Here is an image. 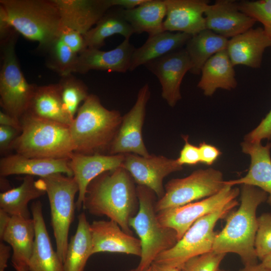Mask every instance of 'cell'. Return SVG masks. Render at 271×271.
<instances>
[{"label": "cell", "mask_w": 271, "mask_h": 271, "mask_svg": "<svg viewBox=\"0 0 271 271\" xmlns=\"http://www.w3.org/2000/svg\"><path fill=\"white\" fill-rule=\"evenodd\" d=\"M228 40L207 29L192 36L184 48L191 63L189 72L195 75L200 74L202 67L211 57L226 50Z\"/></svg>", "instance_id": "obj_31"}, {"label": "cell", "mask_w": 271, "mask_h": 271, "mask_svg": "<svg viewBox=\"0 0 271 271\" xmlns=\"http://www.w3.org/2000/svg\"><path fill=\"white\" fill-rule=\"evenodd\" d=\"M185 144L180 152L179 157L177 159L178 163L183 166L196 165L201 163L199 147L190 143L188 135L182 136Z\"/></svg>", "instance_id": "obj_40"}, {"label": "cell", "mask_w": 271, "mask_h": 271, "mask_svg": "<svg viewBox=\"0 0 271 271\" xmlns=\"http://www.w3.org/2000/svg\"><path fill=\"white\" fill-rule=\"evenodd\" d=\"M35 228L33 218L12 216L1 241L13 249V266H22L28 271V264L35 242Z\"/></svg>", "instance_id": "obj_25"}, {"label": "cell", "mask_w": 271, "mask_h": 271, "mask_svg": "<svg viewBox=\"0 0 271 271\" xmlns=\"http://www.w3.org/2000/svg\"><path fill=\"white\" fill-rule=\"evenodd\" d=\"M218 271H227V270H224V269H219V270Z\"/></svg>", "instance_id": "obj_54"}, {"label": "cell", "mask_w": 271, "mask_h": 271, "mask_svg": "<svg viewBox=\"0 0 271 271\" xmlns=\"http://www.w3.org/2000/svg\"><path fill=\"white\" fill-rule=\"evenodd\" d=\"M158 79L162 96L171 107L182 98L180 86L182 80L191 69L189 57L181 48L155 59L145 65Z\"/></svg>", "instance_id": "obj_14"}, {"label": "cell", "mask_w": 271, "mask_h": 271, "mask_svg": "<svg viewBox=\"0 0 271 271\" xmlns=\"http://www.w3.org/2000/svg\"><path fill=\"white\" fill-rule=\"evenodd\" d=\"M134 32L124 18L121 9L106 13L97 24L83 36L87 48H100L105 40L114 35L129 39Z\"/></svg>", "instance_id": "obj_33"}, {"label": "cell", "mask_w": 271, "mask_h": 271, "mask_svg": "<svg viewBox=\"0 0 271 271\" xmlns=\"http://www.w3.org/2000/svg\"><path fill=\"white\" fill-rule=\"evenodd\" d=\"M147 0H109L111 7L118 6L124 10H130L145 3Z\"/></svg>", "instance_id": "obj_46"}, {"label": "cell", "mask_w": 271, "mask_h": 271, "mask_svg": "<svg viewBox=\"0 0 271 271\" xmlns=\"http://www.w3.org/2000/svg\"><path fill=\"white\" fill-rule=\"evenodd\" d=\"M226 254L212 250L188 259L183 265L182 271H218Z\"/></svg>", "instance_id": "obj_38"}, {"label": "cell", "mask_w": 271, "mask_h": 271, "mask_svg": "<svg viewBox=\"0 0 271 271\" xmlns=\"http://www.w3.org/2000/svg\"><path fill=\"white\" fill-rule=\"evenodd\" d=\"M241 146L242 152L250 157L248 171L240 179L224 181V184L232 187L242 184L258 187L268 194L266 202L271 205V143L263 146L261 142L244 141Z\"/></svg>", "instance_id": "obj_22"}, {"label": "cell", "mask_w": 271, "mask_h": 271, "mask_svg": "<svg viewBox=\"0 0 271 271\" xmlns=\"http://www.w3.org/2000/svg\"><path fill=\"white\" fill-rule=\"evenodd\" d=\"M122 118L118 110L106 108L97 95L89 94L70 126L74 152L93 155L108 152Z\"/></svg>", "instance_id": "obj_3"}, {"label": "cell", "mask_w": 271, "mask_h": 271, "mask_svg": "<svg viewBox=\"0 0 271 271\" xmlns=\"http://www.w3.org/2000/svg\"><path fill=\"white\" fill-rule=\"evenodd\" d=\"M58 84L64 109L74 120L79 105L84 102L89 94L87 87L72 74L62 77Z\"/></svg>", "instance_id": "obj_34"}, {"label": "cell", "mask_w": 271, "mask_h": 271, "mask_svg": "<svg viewBox=\"0 0 271 271\" xmlns=\"http://www.w3.org/2000/svg\"><path fill=\"white\" fill-rule=\"evenodd\" d=\"M167 12L164 31L195 35L206 29L205 12L209 6L205 0H165Z\"/></svg>", "instance_id": "obj_16"}, {"label": "cell", "mask_w": 271, "mask_h": 271, "mask_svg": "<svg viewBox=\"0 0 271 271\" xmlns=\"http://www.w3.org/2000/svg\"><path fill=\"white\" fill-rule=\"evenodd\" d=\"M150 96L149 86L146 83L139 90L133 106L122 116L119 129L109 149V155L133 154L143 157L150 156L142 136L146 105Z\"/></svg>", "instance_id": "obj_12"}, {"label": "cell", "mask_w": 271, "mask_h": 271, "mask_svg": "<svg viewBox=\"0 0 271 271\" xmlns=\"http://www.w3.org/2000/svg\"><path fill=\"white\" fill-rule=\"evenodd\" d=\"M124 159V154L85 155L74 152L70 155L69 166L79 189L76 201L77 210L82 208L89 183L99 175L122 167Z\"/></svg>", "instance_id": "obj_15"}, {"label": "cell", "mask_w": 271, "mask_h": 271, "mask_svg": "<svg viewBox=\"0 0 271 271\" xmlns=\"http://www.w3.org/2000/svg\"><path fill=\"white\" fill-rule=\"evenodd\" d=\"M237 5L241 12L261 23L271 39V0L243 1L237 3Z\"/></svg>", "instance_id": "obj_36"}, {"label": "cell", "mask_w": 271, "mask_h": 271, "mask_svg": "<svg viewBox=\"0 0 271 271\" xmlns=\"http://www.w3.org/2000/svg\"><path fill=\"white\" fill-rule=\"evenodd\" d=\"M201 163L206 165H212L221 155V151L216 147L205 142L199 145Z\"/></svg>", "instance_id": "obj_43"}, {"label": "cell", "mask_w": 271, "mask_h": 271, "mask_svg": "<svg viewBox=\"0 0 271 271\" xmlns=\"http://www.w3.org/2000/svg\"><path fill=\"white\" fill-rule=\"evenodd\" d=\"M45 194L40 179L35 181L33 176H25L20 185L1 193L0 208L11 216L31 218L29 202Z\"/></svg>", "instance_id": "obj_29"}, {"label": "cell", "mask_w": 271, "mask_h": 271, "mask_svg": "<svg viewBox=\"0 0 271 271\" xmlns=\"http://www.w3.org/2000/svg\"><path fill=\"white\" fill-rule=\"evenodd\" d=\"M54 1L59 11L61 28L69 27L83 35L111 8L109 0Z\"/></svg>", "instance_id": "obj_20"}, {"label": "cell", "mask_w": 271, "mask_h": 271, "mask_svg": "<svg viewBox=\"0 0 271 271\" xmlns=\"http://www.w3.org/2000/svg\"><path fill=\"white\" fill-rule=\"evenodd\" d=\"M197 86L205 95L212 96L218 88L231 90L237 86L235 73L226 50L211 57L201 70Z\"/></svg>", "instance_id": "obj_27"}, {"label": "cell", "mask_w": 271, "mask_h": 271, "mask_svg": "<svg viewBox=\"0 0 271 271\" xmlns=\"http://www.w3.org/2000/svg\"><path fill=\"white\" fill-rule=\"evenodd\" d=\"M258 227L254 248L261 260L271 253V213H264L257 217Z\"/></svg>", "instance_id": "obj_37"}, {"label": "cell", "mask_w": 271, "mask_h": 271, "mask_svg": "<svg viewBox=\"0 0 271 271\" xmlns=\"http://www.w3.org/2000/svg\"><path fill=\"white\" fill-rule=\"evenodd\" d=\"M92 254L100 252L121 253L141 257L142 244L139 238L125 232L115 221H94L90 224Z\"/></svg>", "instance_id": "obj_18"}, {"label": "cell", "mask_w": 271, "mask_h": 271, "mask_svg": "<svg viewBox=\"0 0 271 271\" xmlns=\"http://www.w3.org/2000/svg\"><path fill=\"white\" fill-rule=\"evenodd\" d=\"M15 31L47 50L59 38L61 17L54 0H1Z\"/></svg>", "instance_id": "obj_5"}, {"label": "cell", "mask_w": 271, "mask_h": 271, "mask_svg": "<svg viewBox=\"0 0 271 271\" xmlns=\"http://www.w3.org/2000/svg\"><path fill=\"white\" fill-rule=\"evenodd\" d=\"M238 204L234 200L224 207L195 221L171 248L160 253L154 262L182 268L190 258L213 250L217 221Z\"/></svg>", "instance_id": "obj_9"}, {"label": "cell", "mask_w": 271, "mask_h": 271, "mask_svg": "<svg viewBox=\"0 0 271 271\" xmlns=\"http://www.w3.org/2000/svg\"><path fill=\"white\" fill-rule=\"evenodd\" d=\"M267 199V194L256 187L243 185L241 203L227 216L223 229L216 234L213 250L238 254L244 266L257 263L254 242L258 223L256 210Z\"/></svg>", "instance_id": "obj_2"}, {"label": "cell", "mask_w": 271, "mask_h": 271, "mask_svg": "<svg viewBox=\"0 0 271 271\" xmlns=\"http://www.w3.org/2000/svg\"><path fill=\"white\" fill-rule=\"evenodd\" d=\"M12 216L3 209L0 208V239H2L4 234L9 225Z\"/></svg>", "instance_id": "obj_48"}, {"label": "cell", "mask_w": 271, "mask_h": 271, "mask_svg": "<svg viewBox=\"0 0 271 271\" xmlns=\"http://www.w3.org/2000/svg\"><path fill=\"white\" fill-rule=\"evenodd\" d=\"M150 269V271H182L180 268L154 261L151 265Z\"/></svg>", "instance_id": "obj_49"}, {"label": "cell", "mask_w": 271, "mask_h": 271, "mask_svg": "<svg viewBox=\"0 0 271 271\" xmlns=\"http://www.w3.org/2000/svg\"><path fill=\"white\" fill-rule=\"evenodd\" d=\"M261 261L260 263L262 265L271 270V253L264 257Z\"/></svg>", "instance_id": "obj_51"}, {"label": "cell", "mask_w": 271, "mask_h": 271, "mask_svg": "<svg viewBox=\"0 0 271 271\" xmlns=\"http://www.w3.org/2000/svg\"><path fill=\"white\" fill-rule=\"evenodd\" d=\"M134 49L126 39L109 51L87 48L78 54L75 73L85 74L92 70L125 73L129 69Z\"/></svg>", "instance_id": "obj_19"}, {"label": "cell", "mask_w": 271, "mask_h": 271, "mask_svg": "<svg viewBox=\"0 0 271 271\" xmlns=\"http://www.w3.org/2000/svg\"><path fill=\"white\" fill-rule=\"evenodd\" d=\"M47 65L62 77L75 72L78 54L72 51L60 38L55 40L47 49Z\"/></svg>", "instance_id": "obj_35"}, {"label": "cell", "mask_w": 271, "mask_h": 271, "mask_svg": "<svg viewBox=\"0 0 271 271\" xmlns=\"http://www.w3.org/2000/svg\"><path fill=\"white\" fill-rule=\"evenodd\" d=\"M8 15L3 7L0 6V39L1 43L4 42L15 32Z\"/></svg>", "instance_id": "obj_44"}, {"label": "cell", "mask_w": 271, "mask_h": 271, "mask_svg": "<svg viewBox=\"0 0 271 271\" xmlns=\"http://www.w3.org/2000/svg\"><path fill=\"white\" fill-rule=\"evenodd\" d=\"M239 194L237 188L226 185L217 194L182 206L157 213L160 223L173 229L179 240L198 219L211 213L235 200Z\"/></svg>", "instance_id": "obj_11"}, {"label": "cell", "mask_w": 271, "mask_h": 271, "mask_svg": "<svg viewBox=\"0 0 271 271\" xmlns=\"http://www.w3.org/2000/svg\"><path fill=\"white\" fill-rule=\"evenodd\" d=\"M13 267L16 271H28L25 268L22 266L14 265Z\"/></svg>", "instance_id": "obj_52"}, {"label": "cell", "mask_w": 271, "mask_h": 271, "mask_svg": "<svg viewBox=\"0 0 271 271\" xmlns=\"http://www.w3.org/2000/svg\"><path fill=\"white\" fill-rule=\"evenodd\" d=\"M139 206L134 181L120 167L99 175L89 183L82 208L93 215L107 216L132 235L129 221L137 214Z\"/></svg>", "instance_id": "obj_1"}, {"label": "cell", "mask_w": 271, "mask_h": 271, "mask_svg": "<svg viewBox=\"0 0 271 271\" xmlns=\"http://www.w3.org/2000/svg\"><path fill=\"white\" fill-rule=\"evenodd\" d=\"M121 12L134 33L146 32L151 36L164 31L167 12L165 0H147L134 9H121Z\"/></svg>", "instance_id": "obj_30"}, {"label": "cell", "mask_w": 271, "mask_h": 271, "mask_svg": "<svg viewBox=\"0 0 271 271\" xmlns=\"http://www.w3.org/2000/svg\"><path fill=\"white\" fill-rule=\"evenodd\" d=\"M16 33L1 43L0 104L4 111L20 120L28 111L37 86L28 83L20 68L15 51Z\"/></svg>", "instance_id": "obj_8"}, {"label": "cell", "mask_w": 271, "mask_h": 271, "mask_svg": "<svg viewBox=\"0 0 271 271\" xmlns=\"http://www.w3.org/2000/svg\"><path fill=\"white\" fill-rule=\"evenodd\" d=\"M11 247L1 241L0 242V271H5L8 266L10 256Z\"/></svg>", "instance_id": "obj_47"}, {"label": "cell", "mask_w": 271, "mask_h": 271, "mask_svg": "<svg viewBox=\"0 0 271 271\" xmlns=\"http://www.w3.org/2000/svg\"><path fill=\"white\" fill-rule=\"evenodd\" d=\"M225 186L220 171L212 168L196 170L185 178L173 179L165 185L164 196L156 202V211L158 213L210 197Z\"/></svg>", "instance_id": "obj_10"}, {"label": "cell", "mask_w": 271, "mask_h": 271, "mask_svg": "<svg viewBox=\"0 0 271 271\" xmlns=\"http://www.w3.org/2000/svg\"><path fill=\"white\" fill-rule=\"evenodd\" d=\"M192 36L181 32L163 31L149 36L140 47L135 48L131 59L129 71L183 48Z\"/></svg>", "instance_id": "obj_26"}, {"label": "cell", "mask_w": 271, "mask_h": 271, "mask_svg": "<svg viewBox=\"0 0 271 271\" xmlns=\"http://www.w3.org/2000/svg\"><path fill=\"white\" fill-rule=\"evenodd\" d=\"M270 46L271 39L262 28L258 27L229 39L226 51L234 66L242 65L258 68L264 50Z\"/></svg>", "instance_id": "obj_24"}, {"label": "cell", "mask_w": 271, "mask_h": 271, "mask_svg": "<svg viewBox=\"0 0 271 271\" xmlns=\"http://www.w3.org/2000/svg\"><path fill=\"white\" fill-rule=\"evenodd\" d=\"M21 131L12 127L0 125V152L6 153L11 149V146Z\"/></svg>", "instance_id": "obj_42"}, {"label": "cell", "mask_w": 271, "mask_h": 271, "mask_svg": "<svg viewBox=\"0 0 271 271\" xmlns=\"http://www.w3.org/2000/svg\"><path fill=\"white\" fill-rule=\"evenodd\" d=\"M27 112L69 126L73 121L64 109L58 83L37 86Z\"/></svg>", "instance_id": "obj_28"}, {"label": "cell", "mask_w": 271, "mask_h": 271, "mask_svg": "<svg viewBox=\"0 0 271 271\" xmlns=\"http://www.w3.org/2000/svg\"><path fill=\"white\" fill-rule=\"evenodd\" d=\"M0 125L13 127L21 132V120L3 111H0Z\"/></svg>", "instance_id": "obj_45"}, {"label": "cell", "mask_w": 271, "mask_h": 271, "mask_svg": "<svg viewBox=\"0 0 271 271\" xmlns=\"http://www.w3.org/2000/svg\"><path fill=\"white\" fill-rule=\"evenodd\" d=\"M263 139L271 140V110L253 130L244 137V141L261 142Z\"/></svg>", "instance_id": "obj_41"}, {"label": "cell", "mask_w": 271, "mask_h": 271, "mask_svg": "<svg viewBox=\"0 0 271 271\" xmlns=\"http://www.w3.org/2000/svg\"><path fill=\"white\" fill-rule=\"evenodd\" d=\"M59 38L74 53L79 54L87 49L83 35L67 27L61 28Z\"/></svg>", "instance_id": "obj_39"}, {"label": "cell", "mask_w": 271, "mask_h": 271, "mask_svg": "<svg viewBox=\"0 0 271 271\" xmlns=\"http://www.w3.org/2000/svg\"><path fill=\"white\" fill-rule=\"evenodd\" d=\"M129 271H150V267L146 270H140L138 269L137 267L136 268H133L132 269L129 270Z\"/></svg>", "instance_id": "obj_53"}, {"label": "cell", "mask_w": 271, "mask_h": 271, "mask_svg": "<svg viewBox=\"0 0 271 271\" xmlns=\"http://www.w3.org/2000/svg\"><path fill=\"white\" fill-rule=\"evenodd\" d=\"M78 220L76 231L68 242L64 271H84L88 259L93 255L90 224L84 212L79 215Z\"/></svg>", "instance_id": "obj_32"}, {"label": "cell", "mask_w": 271, "mask_h": 271, "mask_svg": "<svg viewBox=\"0 0 271 271\" xmlns=\"http://www.w3.org/2000/svg\"><path fill=\"white\" fill-rule=\"evenodd\" d=\"M240 271H271L261 263H255L252 265L244 266V267L240 270Z\"/></svg>", "instance_id": "obj_50"}, {"label": "cell", "mask_w": 271, "mask_h": 271, "mask_svg": "<svg viewBox=\"0 0 271 271\" xmlns=\"http://www.w3.org/2000/svg\"><path fill=\"white\" fill-rule=\"evenodd\" d=\"M204 16L206 29L227 39L252 28L256 22L241 12L237 2L232 0L215 1L209 5Z\"/></svg>", "instance_id": "obj_17"}, {"label": "cell", "mask_w": 271, "mask_h": 271, "mask_svg": "<svg viewBox=\"0 0 271 271\" xmlns=\"http://www.w3.org/2000/svg\"><path fill=\"white\" fill-rule=\"evenodd\" d=\"M122 167L129 173L138 185L149 188L159 199L165 194L164 179L169 174L183 169V166L178 163L177 159L155 155L143 157L133 154H124Z\"/></svg>", "instance_id": "obj_13"}, {"label": "cell", "mask_w": 271, "mask_h": 271, "mask_svg": "<svg viewBox=\"0 0 271 271\" xmlns=\"http://www.w3.org/2000/svg\"><path fill=\"white\" fill-rule=\"evenodd\" d=\"M57 173L73 177L69 159L31 158L15 154L0 160L1 177L25 175L41 178Z\"/></svg>", "instance_id": "obj_23"}, {"label": "cell", "mask_w": 271, "mask_h": 271, "mask_svg": "<svg viewBox=\"0 0 271 271\" xmlns=\"http://www.w3.org/2000/svg\"><path fill=\"white\" fill-rule=\"evenodd\" d=\"M40 180L49 199L56 251L64 263L69 229L76 208L75 197L78 193V187L73 177L62 173L41 177Z\"/></svg>", "instance_id": "obj_7"}, {"label": "cell", "mask_w": 271, "mask_h": 271, "mask_svg": "<svg viewBox=\"0 0 271 271\" xmlns=\"http://www.w3.org/2000/svg\"><path fill=\"white\" fill-rule=\"evenodd\" d=\"M139 209L129 221L130 228L138 235L142 244V255L137 268L140 270L149 268L162 252L173 247L178 242L176 232L163 226L155 210L156 194L149 188L137 187Z\"/></svg>", "instance_id": "obj_6"}, {"label": "cell", "mask_w": 271, "mask_h": 271, "mask_svg": "<svg viewBox=\"0 0 271 271\" xmlns=\"http://www.w3.org/2000/svg\"><path fill=\"white\" fill-rule=\"evenodd\" d=\"M20 120L21 132L11 146L16 154L31 158L69 159L74 152L70 126L27 112Z\"/></svg>", "instance_id": "obj_4"}, {"label": "cell", "mask_w": 271, "mask_h": 271, "mask_svg": "<svg viewBox=\"0 0 271 271\" xmlns=\"http://www.w3.org/2000/svg\"><path fill=\"white\" fill-rule=\"evenodd\" d=\"M31 210L35 238L28 271H64V263L52 246L44 221L42 203L40 201L33 202Z\"/></svg>", "instance_id": "obj_21"}]
</instances>
